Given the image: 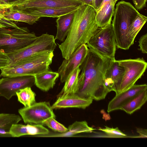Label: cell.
I'll return each instance as SVG.
<instances>
[{
	"label": "cell",
	"instance_id": "cell-33",
	"mask_svg": "<svg viewBox=\"0 0 147 147\" xmlns=\"http://www.w3.org/2000/svg\"><path fill=\"white\" fill-rule=\"evenodd\" d=\"M135 8L140 10L146 6L147 0H133Z\"/></svg>",
	"mask_w": 147,
	"mask_h": 147
},
{
	"label": "cell",
	"instance_id": "cell-30",
	"mask_svg": "<svg viewBox=\"0 0 147 147\" xmlns=\"http://www.w3.org/2000/svg\"><path fill=\"white\" fill-rule=\"evenodd\" d=\"M106 133L107 137L111 138H125L127 135L120 130L118 127L113 128L105 126L104 128H99L98 129Z\"/></svg>",
	"mask_w": 147,
	"mask_h": 147
},
{
	"label": "cell",
	"instance_id": "cell-34",
	"mask_svg": "<svg viewBox=\"0 0 147 147\" xmlns=\"http://www.w3.org/2000/svg\"><path fill=\"white\" fill-rule=\"evenodd\" d=\"M136 131L139 134V135L138 136L134 137L145 138H147V130L146 129L138 128L136 129Z\"/></svg>",
	"mask_w": 147,
	"mask_h": 147
},
{
	"label": "cell",
	"instance_id": "cell-26",
	"mask_svg": "<svg viewBox=\"0 0 147 147\" xmlns=\"http://www.w3.org/2000/svg\"><path fill=\"white\" fill-rule=\"evenodd\" d=\"M18 100L24 107H29L35 103L36 94L31 87H28L20 90L16 93Z\"/></svg>",
	"mask_w": 147,
	"mask_h": 147
},
{
	"label": "cell",
	"instance_id": "cell-24",
	"mask_svg": "<svg viewBox=\"0 0 147 147\" xmlns=\"http://www.w3.org/2000/svg\"><path fill=\"white\" fill-rule=\"evenodd\" d=\"M147 100V90L138 94L129 102L122 106L120 110L127 113L131 114L140 109L145 103Z\"/></svg>",
	"mask_w": 147,
	"mask_h": 147
},
{
	"label": "cell",
	"instance_id": "cell-7",
	"mask_svg": "<svg viewBox=\"0 0 147 147\" xmlns=\"http://www.w3.org/2000/svg\"><path fill=\"white\" fill-rule=\"evenodd\" d=\"M55 40L54 36L47 33L37 37L30 44L19 51L8 55L11 60L8 65L38 53L53 52L57 47Z\"/></svg>",
	"mask_w": 147,
	"mask_h": 147
},
{
	"label": "cell",
	"instance_id": "cell-20",
	"mask_svg": "<svg viewBox=\"0 0 147 147\" xmlns=\"http://www.w3.org/2000/svg\"><path fill=\"white\" fill-rule=\"evenodd\" d=\"M75 11L60 16L57 19V30L55 40L63 42L64 41L71 27Z\"/></svg>",
	"mask_w": 147,
	"mask_h": 147
},
{
	"label": "cell",
	"instance_id": "cell-23",
	"mask_svg": "<svg viewBox=\"0 0 147 147\" xmlns=\"http://www.w3.org/2000/svg\"><path fill=\"white\" fill-rule=\"evenodd\" d=\"M4 15L6 18L11 21L25 22L30 25L36 23L40 18L22 10L13 9L12 7L5 13Z\"/></svg>",
	"mask_w": 147,
	"mask_h": 147
},
{
	"label": "cell",
	"instance_id": "cell-31",
	"mask_svg": "<svg viewBox=\"0 0 147 147\" xmlns=\"http://www.w3.org/2000/svg\"><path fill=\"white\" fill-rule=\"evenodd\" d=\"M11 61V59L8 54L0 52V69L8 65Z\"/></svg>",
	"mask_w": 147,
	"mask_h": 147
},
{
	"label": "cell",
	"instance_id": "cell-29",
	"mask_svg": "<svg viewBox=\"0 0 147 147\" xmlns=\"http://www.w3.org/2000/svg\"><path fill=\"white\" fill-rule=\"evenodd\" d=\"M53 117L50 118L45 122L44 124L54 132L63 133L67 131V128L57 121Z\"/></svg>",
	"mask_w": 147,
	"mask_h": 147
},
{
	"label": "cell",
	"instance_id": "cell-21",
	"mask_svg": "<svg viewBox=\"0 0 147 147\" xmlns=\"http://www.w3.org/2000/svg\"><path fill=\"white\" fill-rule=\"evenodd\" d=\"M22 119L18 115L0 113V137H11L10 134L11 126L18 123Z\"/></svg>",
	"mask_w": 147,
	"mask_h": 147
},
{
	"label": "cell",
	"instance_id": "cell-1",
	"mask_svg": "<svg viewBox=\"0 0 147 147\" xmlns=\"http://www.w3.org/2000/svg\"><path fill=\"white\" fill-rule=\"evenodd\" d=\"M114 59L103 57L89 49L85 59L80 66L81 72L78 77L75 94L86 99H104L108 93L104 86L105 75Z\"/></svg>",
	"mask_w": 147,
	"mask_h": 147
},
{
	"label": "cell",
	"instance_id": "cell-10",
	"mask_svg": "<svg viewBox=\"0 0 147 147\" xmlns=\"http://www.w3.org/2000/svg\"><path fill=\"white\" fill-rule=\"evenodd\" d=\"M34 84V76L3 77L0 79V96L9 100L20 90Z\"/></svg>",
	"mask_w": 147,
	"mask_h": 147
},
{
	"label": "cell",
	"instance_id": "cell-13",
	"mask_svg": "<svg viewBox=\"0 0 147 147\" xmlns=\"http://www.w3.org/2000/svg\"><path fill=\"white\" fill-rule=\"evenodd\" d=\"M124 73L123 67L115 59L112 60L106 71L104 78V86L108 93L113 91L117 93Z\"/></svg>",
	"mask_w": 147,
	"mask_h": 147
},
{
	"label": "cell",
	"instance_id": "cell-11",
	"mask_svg": "<svg viewBox=\"0 0 147 147\" xmlns=\"http://www.w3.org/2000/svg\"><path fill=\"white\" fill-rule=\"evenodd\" d=\"M14 9H29L78 6L85 4L78 0H18L9 3Z\"/></svg>",
	"mask_w": 147,
	"mask_h": 147
},
{
	"label": "cell",
	"instance_id": "cell-15",
	"mask_svg": "<svg viewBox=\"0 0 147 147\" xmlns=\"http://www.w3.org/2000/svg\"><path fill=\"white\" fill-rule=\"evenodd\" d=\"M93 100L82 98L76 94H71L58 96L51 106L53 109L67 108L85 109L92 103Z\"/></svg>",
	"mask_w": 147,
	"mask_h": 147
},
{
	"label": "cell",
	"instance_id": "cell-3",
	"mask_svg": "<svg viewBox=\"0 0 147 147\" xmlns=\"http://www.w3.org/2000/svg\"><path fill=\"white\" fill-rule=\"evenodd\" d=\"M139 13L129 2L122 1L116 4L112 24L117 48L127 50L133 44L128 32L130 25Z\"/></svg>",
	"mask_w": 147,
	"mask_h": 147
},
{
	"label": "cell",
	"instance_id": "cell-12",
	"mask_svg": "<svg viewBox=\"0 0 147 147\" xmlns=\"http://www.w3.org/2000/svg\"><path fill=\"white\" fill-rule=\"evenodd\" d=\"M88 51L87 44H82L76 49L68 59L63 60L57 72L60 76L61 82H64L72 72L80 66L85 59Z\"/></svg>",
	"mask_w": 147,
	"mask_h": 147
},
{
	"label": "cell",
	"instance_id": "cell-28",
	"mask_svg": "<svg viewBox=\"0 0 147 147\" xmlns=\"http://www.w3.org/2000/svg\"><path fill=\"white\" fill-rule=\"evenodd\" d=\"M11 7L9 3L0 4V28H15L19 27L13 21L8 19L5 16V13Z\"/></svg>",
	"mask_w": 147,
	"mask_h": 147
},
{
	"label": "cell",
	"instance_id": "cell-27",
	"mask_svg": "<svg viewBox=\"0 0 147 147\" xmlns=\"http://www.w3.org/2000/svg\"><path fill=\"white\" fill-rule=\"evenodd\" d=\"M147 20V17L139 13L130 25L128 36L133 44L136 35L145 24Z\"/></svg>",
	"mask_w": 147,
	"mask_h": 147
},
{
	"label": "cell",
	"instance_id": "cell-8",
	"mask_svg": "<svg viewBox=\"0 0 147 147\" xmlns=\"http://www.w3.org/2000/svg\"><path fill=\"white\" fill-rule=\"evenodd\" d=\"M123 67L124 73L117 93V94L129 89L143 74L147 67V63L143 58L117 60Z\"/></svg>",
	"mask_w": 147,
	"mask_h": 147
},
{
	"label": "cell",
	"instance_id": "cell-18",
	"mask_svg": "<svg viewBox=\"0 0 147 147\" xmlns=\"http://www.w3.org/2000/svg\"><path fill=\"white\" fill-rule=\"evenodd\" d=\"M79 6L36 9L22 11L30 14L37 16L40 18L43 17L58 18L60 16L75 11Z\"/></svg>",
	"mask_w": 147,
	"mask_h": 147
},
{
	"label": "cell",
	"instance_id": "cell-14",
	"mask_svg": "<svg viewBox=\"0 0 147 147\" xmlns=\"http://www.w3.org/2000/svg\"><path fill=\"white\" fill-rule=\"evenodd\" d=\"M146 84H134L128 90L117 94L109 102L107 111L108 113L117 110L121 107L142 91L147 90Z\"/></svg>",
	"mask_w": 147,
	"mask_h": 147
},
{
	"label": "cell",
	"instance_id": "cell-4",
	"mask_svg": "<svg viewBox=\"0 0 147 147\" xmlns=\"http://www.w3.org/2000/svg\"><path fill=\"white\" fill-rule=\"evenodd\" d=\"M53 52L35 55L1 69L0 77L34 76L49 70L54 56Z\"/></svg>",
	"mask_w": 147,
	"mask_h": 147
},
{
	"label": "cell",
	"instance_id": "cell-5",
	"mask_svg": "<svg viewBox=\"0 0 147 147\" xmlns=\"http://www.w3.org/2000/svg\"><path fill=\"white\" fill-rule=\"evenodd\" d=\"M37 38L27 27L0 28V52L8 55L19 51Z\"/></svg>",
	"mask_w": 147,
	"mask_h": 147
},
{
	"label": "cell",
	"instance_id": "cell-2",
	"mask_svg": "<svg viewBox=\"0 0 147 147\" xmlns=\"http://www.w3.org/2000/svg\"><path fill=\"white\" fill-rule=\"evenodd\" d=\"M96 14L94 8L85 4L80 5L75 11L69 33L59 46L64 59H68L78 47L86 44L99 28Z\"/></svg>",
	"mask_w": 147,
	"mask_h": 147
},
{
	"label": "cell",
	"instance_id": "cell-37",
	"mask_svg": "<svg viewBox=\"0 0 147 147\" xmlns=\"http://www.w3.org/2000/svg\"><path fill=\"white\" fill-rule=\"evenodd\" d=\"M9 0V3H10L14 2V1H18V0Z\"/></svg>",
	"mask_w": 147,
	"mask_h": 147
},
{
	"label": "cell",
	"instance_id": "cell-6",
	"mask_svg": "<svg viewBox=\"0 0 147 147\" xmlns=\"http://www.w3.org/2000/svg\"><path fill=\"white\" fill-rule=\"evenodd\" d=\"M86 44L103 57L115 59L116 45L112 24L99 28Z\"/></svg>",
	"mask_w": 147,
	"mask_h": 147
},
{
	"label": "cell",
	"instance_id": "cell-9",
	"mask_svg": "<svg viewBox=\"0 0 147 147\" xmlns=\"http://www.w3.org/2000/svg\"><path fill=\"white\" fill-rule=\"evenodd\" d=\"M18 112L26 123L42 125L49 118L56 117L50 103L46 101L36 102L29 107L19 109Z\"/></svg>",
	"mask_w": 147,
	"mask_h": 147
},
{
	"label": "cell",
	"instance_id": "cell-32",
	"mask_svg": "<svg viewBox=\"0 0 147 147\" xmlns=\"http://www.w3.org/2000/svg\"><path fill=\"white\" fill-rule=\"evenodd\" d=\"M139 50H141L142 53H147V34L142 35L139 39Z\"/></svg>",
	"mask_w": 147,
	"mask_h": 147
},
{
	"label": "cell",
	"instance_id": "cell-17",
	"mask_svg": "<svg viewBox=\"0 0 147 147\" xmlns=\"http://www.w3.org/2000/svg\"><path fill=\"white\" fill-rule=\"evenodd\" d=\"M66 132L63 133L50 132L47 134L37 135L33 137H75L76 135L84 132H91L95 129L89 126L86 121H76L71 125Z\"/></svg>",
	"mask_w": 147,
	"mask_h": 147
},
{
	"label": "cell",
	"instance_id": "cell-39",
	"mask_svg": "<svg viewBox=\"0 0 147 147\" xmlns=\"http://www.w3.org/2000/svg\"></svg>",
	"mask_w": 147,
	"mask_h": 147
},
{
	"label": "cell",
	"instance_id": "cell-22",
	"mask_svg": "<svg viewBox=\"0 0 147 147\" xmlns=\"http://www.w3.org/2000/svg\"><path fill=\"white\" fill-rule=\"evenodd\" d=\"M115 3H108L104 5L96 12L95 19L99 28H102L111 24L114 16Z\"/></svg>",
	"mask_w": 147,
	"mask_h": 147
},
{
	"label": "cell",
	"instance_id": "cell-25",
	"mask_svg": "<svg viewBox=\"0 0 147 147\" xmlns=\"http://www.w3.org/2000/svg\"><path fill=\"white\" fill-rule=\"evenodd\" d=\"M81 71L80 67L76 68L65 81L64 86L59 96L76 93L78 77Z\"/></svg>",
	"mask_w": 147,
	"mask_h": 147
},
{
	"label": "cell",
	"instance_id": "cell-16",
	"mask_svg": "<svg viewBox=\"0 0 147 147\" xmlns=\"http://www.w3.org/2000/svg\"><path fill=\"white\" fill-rule=\"evenodd\" d=\"M49 131L41 124H16L11 126L10 134L12 137H19L24 136H35L46 134Z\"/></svg>",
	"mask_w": 147,
	"mask_h": 147
},
{
	"label": "cell",
	"instance_id": "cell-36",
	"mask_svg": "<svg viewBox=\"0 0 147 147\" xmlns=\"http://www.w3.org/2000/svg\"><path fill=\"white\" fill-rule=\"evenodd\" d=\"M9 3V0H0V4H7Z\"/></svg>",
	"mask_w": 147,
	"mask_h": 147
},
{
	"label": "cell",
	"instance_id": "cell-38",
	"mask_svg": "<svg viewBox=\"0 0 147 147\" xmlns=\"http://www.w3.org/2000/svg\"><path fill=\"white\" fill-rule=\"evenodd\" d=\"M80 0L82 1V0Z\"/></svg>",
	"mask_w": 147,
	"mask_h": 147
},
{
	"label": "cell",
	"instance_id": "cell-19",
	"mask_svg": "<svg viewBox=\"0 0 147 147\" xmlns=\"http://www.w3.org/2000/svg\"><path fill=\"white\" fill-rule=\"evenodd\" d=\"M34 76L35 85L42 90L47 92L53 87L59 75L57 72L48 70Z\"/></svg>",
	"mask_w": 147,
	"mask_h": 147
},
{
	"label": "cell",
	"instance_id": "cell-35",
	"mask_svg": "<svg viewBox=\"0 0 147 147\" xmlns=\"http://www.w3.org/2000/svg\"><path fill=\"white\" fill-rule=\"evenodd\" d=\"M118 0H102L99 7L96 11V12L98 11L105 5L108 3H116Z\"/></svg>",
	"mask_w": 147,
	"mask_h": 147
}]
</instances>
